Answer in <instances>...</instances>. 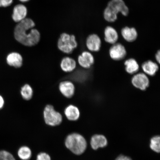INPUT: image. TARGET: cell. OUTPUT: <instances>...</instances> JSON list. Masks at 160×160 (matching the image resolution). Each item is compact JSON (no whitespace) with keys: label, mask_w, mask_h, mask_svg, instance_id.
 Masks as SVG:
<instances>
[{"label":"cell","mask_w":160,"mask_h":160,"mask_svg":"<svg viewBox=\"0 0 160 160\" xmlns=\"http://www.w3.org/2000/svg\"><path fill=\"white\" fill-rule=\"evenodd\" d=\"M115 160H132L129 157L123 155H121L118 157Z\"/></svg>","instance_id":"27"},{"label":"cell","mask_w":160,"mask_h":160,"mask_svg":"<svg viewBox=\"0 0 160 160\" xmlns=\"http://www.w3.org/2000/svg\"><path fill=\"white\" fill-rule=\"evenodd\" d=\"M131 82L134 87L141 91H145L150 84L148 77L143 73H136L132 78Z\"/></svg>","instance_id":"5"},{"label":"cell","mask_w":160,"mask_h":160,"mask_svg":"<svg viewBox=\"0 0 160 160\" xmlns=\"http://www.w3.org/2000/svg\"><path fill=\"white\" fill-rule=\"evenodd\" d=\"M102 41L99 36L96 34H92L86 40V46L88 49L92 52H98L101 48Z\"/></svg>","instance_id":"8"},{"label":"cell","mask_w":160,"mask_h":160,"mask_svg":"<svg viewBox=\"0 0 160 160\" xmlns=\"http://www.w3.org/2000/svg\"><path fill=\"white\" fill-rule=\"evenodd\" d=\"M43 115L46 124L51 127L58 126L62 122V116L59 112L56 111L52 105L46 106L44 109Z\"/></svg>","instance_id":"4"},{"label":"cell","mask_w":160,"mask_h":160,"mask_svg":"<svg viewBox=\"0 0 160 160\" xmlns=\"http://www.w3.org/2000/svg\"><path fill=\"white\" fill-rule=\"evenodd\" d=\"M77 46L75 36L66 33L62 34L58 42V47L60 51L68 54L72 52Z\"/></svg>","instance_id":"3"},{"label":"cell","mask_w":160,"mask_h":160,"mask_svg":"<svg viewBox=\"0 0 160 160\" xmlns=\"http://www.w3.org/2000/svg\"><path fill=\"white\" fill-rule=\"evenodd\" d=\"M155 59L158 63L159 64L160 62V51L159 50L156 54Z\"/></svg>","instance_id":"29"},{"label":"cell","mask_w":160,"mask_h":160,"mask_svg":"<svg viewBox=\"0 0 160 160\" xmlns=\"http://www.w3.org/2000/svg\"><path fill=\"white\" fill-rule=\"evenodd\" d=\"M5 101L1 95H0V109H2L4 105Z\"/></svg>","instance_id":"28"},{"label":"cell","mask_w":160,"mask_h":160,"mask_svg":"<svg viewBox=\"0 0 160 160\" xmlns=\"http://www.w3.org/2000/svg\"><path fill=\"white\" fill-rule=\"evenodd\" d=\"M13 2V0H0V7H9Z\"/></svg>","instance_id":"26"},{"label":"cell","mask_w":160,"mask_h":160,"mask_svg":"<svg viewBox=\"0 0 160 160\" xmlns=\"http://www.w3.org/2000/svg\"><path fill=\"white\" fill-rule=\"evenodd\" d=\"M59 88L62 94L67 98H71L75 94V86L71 81H65L61 82Z\"/></svg>","instance_id":"10"},{"label":"cell","mask_w":160,"mask_h":160,"mask_svg":"<svg viewBox=\"0 0 160 160\" xmlns=\"http://www.w3.org/2000/svg\"><path fill=\"white\" fill-rule=\"evenodd\" d=\"M60 67L63 71L65 72H70L75 69L77 67V62L72 58L66 57L62 60Z\"/></svg>","instance_id":"18"},{"label":"cell","mask_w":160,"mask_h":160,"mask_svg":"<svg viewBox=\"0 0 160 160\" xmlns=\"http://www.w3.org/2000/svg\"><path fill=\"white\" fill-rule=\"evenodd\" d=\"M0 160H16V159L11 153L2 150L0 151Z\"/></svg>","instance_id":"24"},{"label":"cell","mask_w":160,"mask_h":160,"mask_svg":"<svg viewBox=\"0 0 160 160\" xmlns=\"http://www.w3.org/2000/svg\"><path fill=\"white\" fill-rule=\"evenodd\" d=\"M18 155L22 160H29L31 158L32 152L29 147L22 146L18 150Z\"/></svg>","instance_id":"20"},{"label":"cell","mask_w":160,"mask_h":160,"mask_svg":"<svg viewBox=\"0 0 160 160\" xmlns=\"http://www.w3.org/2000/svg\"><path fill=\"white\" fill-rule=\"evenodd\" d=\"M109 54L112 59L119 61L125 58L127 55V52L125 47L122 44L116 43L110 48Z\"/></svg>","instance_id":"6"},{"label":"cell","mask_w":160,"mask_h":160,"mask_svg":"<svg viewBox=\"0 0 160 160\" xmlns=\"http://www.w3.org/2000/svg\"><path fill=\"white\" fill-rule=\"evenodd\" d=\"M35 23L32 20L26 18L16 26L15 39L19 43L27 47H33L39 42L41 35L37 29H33Z\"/></svg>","instance_id":"1"},{"label":"cell","mask_w":160,"mask_h":160,"mask_svg":"<svg viewBox=\"0 0 160 160\" xmlns=\"http://www.w3.org/2000/svg\"><path fill=\"white\" fill-rule=\"evenodd\" d=\"M142 68L145 74L150 76H154L159 69L157 63L151 60L144 62L142 65Z\"/></svg>","instance_id":"16"},{"label":"cell","mask_w":160,"mask_h":160,"mask_svg":"<svg viewBox=\"0 0 160 160\" xmlns=\"http://www.w3.org/2000/svg\"><path fill=\"white\" fill-rule=\"evenodd\" d=\"M64 113L66 118L70 121H77L80 117V112L78 108L72 105H69L65 108Z\"/></svg>","instance_id":"17"},{"label":"cell","mask_w":160,"mask_h":160,"mask_svg":"<svg viewBox=\"0 0 160 160\" xmlns=\"http://www.w3.org/2000/svg\"><path fill=\"white\" fill-rule=\"evenodd\" d=\"M107 7L117 13H121L127 17L129 13V9L123 0H111L108 3Z\"/></svg>","instance_id":"7"},{"label":"cell","mask_w":160,"mask_h":160,"mask_svg":"<svg viewBox=\"0 0 160 160\" xmlns=\"http://www.w3.org/2000/svg\"><path fill=\"white\" fill-rule=\"evenodd\" d=\"M90 143L92 148L96 150L106 147L108 145V141L104 136L96 134L91 138Z\"/></svg>","instance_id":"14"},{"label":"cell","mask_w":160,"mask_h":160,"mask_svg":"<svg viewBox=\"0 0 160 160\" xmlns=\"http://www.w3.org/2000/svg\"><path fill=\"white\" fill-rule=\"evenodd\" d=\"M36 160H51L49 154L45 152H41L38 155Z\"/></svg>","instance_id":"25"},{"label":"cell","mask_w":160,"mask_h":160,"mask_svg":"<svg viewBox=\"0 0 160 160\" xmlns=\"http://www.w3.org/2000/svg\"><path fill=\"white\" fill-rule=\"evenodd\" d=\"M27 15V7L23 5L19 4L14 8L12 18L16 22L19 23L26 18Z\"/></svg>","instance_id":"11"},{"label":"cell","mask_w":160,"mask_h":160,"mask_svg":"<svg viewBox=\"0 0 160 160\" xmlns=\"http://www.w3.org/2000/svg\"><path fill=\"white\" fill-rule=\"evenodd\" d=\"M65 143L68 149L77 155L84 152L87 146V142L83 136L75 133L68 135L66 138Z\"/></svg>","instance_id":"2"},{"label":"cell","mask_w":160,"mask_h":160,"mask_svg":"<svg viewBox=\"0 0 160 160\" xmlns=\"http://www.w3.org/2000/svg\"><path fill=\"white\" fill-rule=\"evenodd\" d=\"M124 65L126 71L129 74H135L139 71V64L134 59L130 58L126 60Z\"/></svg>","instance_id":"19"},{"label":"cell","mask_w":160,"mask_h":160,"mask_svg":"<svg viewBox=\"0 0 160 160\" xmlns=\"http://www.w3.org/2000/svg\"><path fill=\"white\" fill-rule=\"evenodd\" d=\"M104 34L106 42L112 45L117 43L119 39V35L114 28L111 26H107L105 29Z\"/></svg>","instance_id":"12"},{"label":"cell","mask_w":160,"mask_h":160,"mask_svg":"<svg viewBox=\"0 0 160 160\" xmlns=\"http://www.w3.org/2000/svg\"><path fill=\"white\" fill-rule=\"evenodd\" d=\"M6 60L8 65L17 68H21L23 65L22 57L20 53L16 52L9 54Z\"/></svg>","instance_id":"13"},{"label":"cell","mask_w":160,"mask_h":160,"mask_svg":"<svg viewBox=\"0 0 160 160\" xmlns=\"http://www.w3.org/2000/svg\"><path fill=\"white\" fill-rule=\"evenodd\" d=\"M21 93L22 98L26 101H29L33 96V90L29 84H26L22 87Z\"/></svg>","instance_id":"21"},{"label":"cell","mask_w":160,"mask_h":160,"mask_svg":"<svg viewBox=\"0 0 160 160\" xmlns=\"http://www.w3.org/2000/svg\"><path fill=\"white\" fill-rule=\"evenodd\" d=\"M150 147L152 150L157 153L160 151V138L159 136H156L152 138L150 141Z\"/></svg>","instance_id":"23"},{"label":"cell","mask_w":160,"mask_h":160,"mask_svg":"<svg viewBox=\"0 0 160 160\" xmlns=\"http://www.w3.org/2000/svg\"><path fill=\"white\" fill-rule=\"evenodd\" d=\"M103 17L106 21L112 23L117 21L118 14L107 6L103 12Z\"/></svg>","instance_id":"22"},{"label":"cell","mask_w":160,"mask_h":160,"mask_svg":"<svg viewBox=\"0 0 160 160\" xmlns=\"http://www.w3.org/2000/svg\"><path fill=\"white\" fill-rule=\"evenodd\" d=\"M121 33L123 38L129 42L135 41L138 37L137 30L133 27H124L121 29Z\"/></svg>","instance_id":"15"},{"label":"cell","mask_w":160,"mask_h":160,"mask_svg":"<svg viewBox=\"0 0 160 160\" xmlns=\"http://www.w3.org/2000/svg\"><path fill=\"white\" fill-rule=\"evenodd\" d=\"M78 61L79 65L82 68L89 69L94 63L95 59L90 52L84 51L79 56Z\"/></svg>","instance_id":"9"},{"label":"cell","mask_w":160,"mask_h":160,"mask_svg":"<svg viewBox=\"0 0 160 160\" xmlns=\"http://www.w3.org/2000/svg\"><path fill=\"white\" fill-rule=\"evenodd\" d=\"M19 1L22 2H25L29 1V0H19Z\"/></svg>","instance_id":"30"}]
</instances>
